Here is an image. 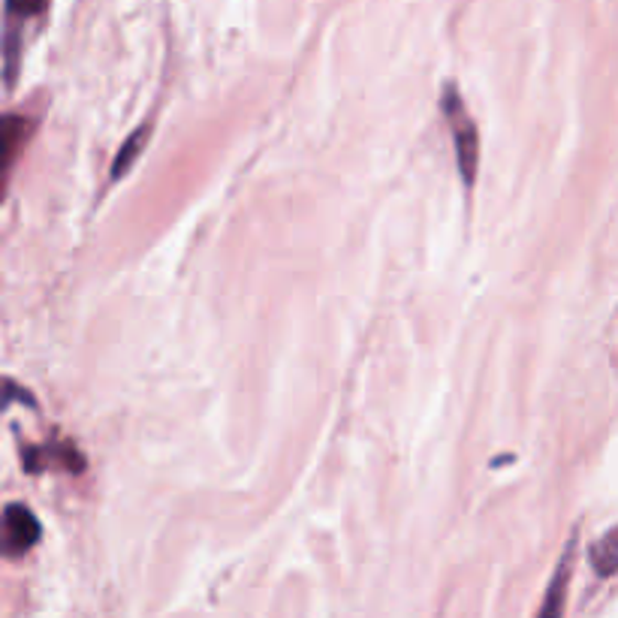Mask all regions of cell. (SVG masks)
Wrapping results in <instances>:
<instances>
[{
    "mask_svg": "<svg viewBox=\"0 0 618 618\" xmlns=\"http://www.w3.org/2000/svg\"><path fill=\"white\" fill-rule=\"evenodd\" d=\"M43 534L36 516L24 505H10L3 510V552L7 555H24Z\"/></svg>",
    "mask_w": 618,
    "mask_h": 618,
    "instance_id": "7a4b0ae2",
    "label": "cell"
},
{
    "mask_svg": "<svg viewBox=\"0 0 618 618\" xmlns=\"http://www.w3.org/2000/svg\"><path fill=\"white\" fill-rule=\"evenodd\" d=\"M149 142V127H139L133 137L127 139L124 149L118 151V158H115L112 163V182H118L121 175H127V170L133 166V161L139 158V151H142V145Z\"/></svg>",
    "mask_w": 618,
    "mask_h": 618,
    "instance_id": "5b68a950",
    "label": "cell"
},
{
    "mask_svg": "<svg viewBox=\"0 0 618 618\" xmlns=\"http://www.w3.org/2000/svg\"><path fill=\"white\" fill-rule=\"evenodd\" d=\"M444 115H447L449 133H453V145H456V163L462 172L465 187L477 182V166H480V137H477V124L465 109L462 94L449 85L444 91Z\"/></svg>",
    "mask_w": 618,
    "mask_h": 618,
    "instance_id": "6da1fadb",
    "label": "cell"
},
{
    "mask_svg": "<svg viewBox=\"0 0 618 618\" xmlns=\"http://www.w3.org/2000/svg\"><path fill=\"white\" fill-rule=\"evenodd\" d=\"M24 133H28V124H24V118H15V115H10V118L3 121V161H7V166L15 161V145H19V142H24V139H22Z\"/></svg>",
    "mask_w": 618,
    "mask_h": 618,
    "instance_id": "8992f818",
    "label": "cell"
},
{
    "mask_svg": "<svg viewBox=\"0 0 618 618\" xmlns=\"http://www.w3.org/2000/svg\"><path fill=\"white\" fill-rule=\"evenodd\" d=\"M571 559H573V550H567L564 552L562 564H559V571H555V579H552L550 592H546V600H543V607H540V616L543 618L562 616L564 588H567V579H571Z\"/></svg>",
    "mask_w": 618,
    "mask_h": 618,
    "instance_id": "277c9868",
    "label": "cell"
},
{
    "mask_svg": "<svg viewBox=\"0 0 618 618\" xmlns=\"http://www.w3.org/2000/svg\"><path fill=\"white\" fill-rule=\"evenodd\" d=\"M48 0H7V12H10L12 19H28V15H40V12L46 10Z\"/></svg>",
    "mask_w": 618,
    "mask_h": 618,
    "instance_id": "52a82bcc",
    "label": "cell"
},
{
    "mask_svg": "<svg viewBox=\"0 0 618 618\" xmlns=\"http://www.w3.org/2000/svg\"><path fill=\"white\" fill-rule=\"evenodd\" d=\"M588 562L595 567L597 576H616L618 573V528L607 531L604 538L595 540L588 550Z\"/></svg>",
    "mask_w": 618,
    "mask_h": 618,
    "instance_id": "3957f363",
    "label": "cell"
}]
</instances>
